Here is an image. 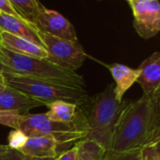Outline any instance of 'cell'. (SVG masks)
Returning a JSON list of instances; mask_svg holds the SVG:
<instances>
[{
    "label": "cell",
    "mask_w": 160,
    "mask_h": 160,
    "mask_svg": "<svg viewBox=\"0 0 160 160\" xmlns=\"http://www.w3.org/2000/svg\"><path fill=\"white\" fill-rule=\"evenodd\" d=\"M129 103L119 102L116 99L112 85L108 86L92 98H89L84 104L85 110L80 109L87 129L85 139L94 141L108 151L121 116Z\"/></svg>",
    "instance_id": "cell-2"
},
{
    "label": "cell",
    "mask_w": 160,
    "mask_h": 160,
    "mask_svg": "<svg viewBox=\"0 0 160 160\" xmlns=\"http://www.w3.org/2000/svg\"><path fill=\"white\" fill-rule=\"evenodd\" d=\"M38 35L48 53L47 60L70 71L81 67L87 54L78 42L63 40L37 29Z\"/></svg>",
    "instance_id": "cell-6"
},
{
    "label": "cell",
    "mask_w": 160,
    "mask_h": 160,
    "mask_svg": "<svg viewBox=\"0 0 160 160\" xmlns=\"http://www.w3.org/2000/svg\"><path fill=\"white\" fill-rule=\"evenodd\" d=\"M127 1H129V0H127Z\"/></svg>",
    "instance_id": "cell-33"
},
{
    "label": "cell",
    "mask_w": 160,
    "mask_h": 160,
    "mask_svg": "<svg viewBox=\"0 0 160 160\" xmlns=\"http://www.w3.org/2000/svg\"><path fill=\"white\" fill-rule=\"evenodd\" d=\"M151 98L152 100L154 109H155V113H156V119H157V124L156 125H158L160 123V90L155 92L154 94Z\"/></svg>",
    "instance_id": "cell-25"
},
{
    "label": "cell",
    "mask_w": 160,
    "mask_h": 160,
    "mask_svg": "<svg viewBox=\"0 0 160 160\" xmlns=\"http://www.w3.org/2000/svg\"><path fill=\"white\" fill-rule=\"evenodd\" d=\"M18 14L27 22L34 25V22L43 8L39 0H9Z\"/></svg>",
    "instance_id": "cell-16"
},
{
    "label": "cell",
    "mask_w": 160,
    "mask_h": 160,
    "mask_svg": "<svg viewBox=\"0 0 160 160\" xmlns=\"http://www.w3.org/2000/svg\"><path fill=\"white\" fill-rule=\"evenodd\" d=\"M111 75L116 83L114 87L115 97L119 102L122 101V97L124 93L133 86L140 74L138 69H132L126 65L114 63L111 65H108Z\"/></svg>",
    "instance_id": "cell-13"
},
{
    "label": "cell",
    "mask_w": 160,
    "mask_h": 160,
    "mask_svg": "<svg viewBox=\"0 0 160 160\" xmlns=\"http://www.w3.org/2000/svg\"><path fill=\"white\" fill-rule=\"evenodd\" d=\"M58 143L50 137H28L26 144L19 150L26 155L41 158H57Z\"/></svg>",
    "instance_id": "cell-14"
},
{
    "label": "cell",
    "mask_w": 160,
    "mask_h": 160,
    "mask_svg": "<svg viewBox=\"0 0 160 160\" xmlns=\"http://www.w3.org/2000/svg\"><path fill=\"white\" fill-rule=\"evenodd\" d=\"M157 30L160 31V16H159V18L157 20Z\"/></svg>",
    "instance_id": "cell-30"
},
{
    "label": "cell",
    "mask_w": 160,
    "mask_h": 160,
    "mask_svg": "<svg viewBox=\"0 0 160 160\" xmlns=\"http://www.w3.org/2000/svg\"><path fill=\"white\" fill-rule=\"evenodd\" d=\"M159 141H160V123L158 125H156V127L154 128V130L152 132V137H151V138L148 141L146 146L154 144V143L159 142Z\"/></svg>",
    "instance_id": "cell-26"
},
{
    "label": "cell",
    "mask_w": 160,
    "mask_h": 160,
    "mask_svg": "<svg viewBox=\"0 0 160 160\" xmlns=\"http://www.w3.org/2000/svg\"><path fill=\"white\" fill-rule=\"evenodd\" d=\"M49 110L45 113L46 117L54 122L70 123L74 122L78 115V106L75 104L64 102V101H56L47 106Z\"/></svg>",
    "instance_id": "cell-15"
},
{
    "label": "cell",
    "mask_w": 160,
    "mask_h": 160,
    "mask_svg": "<svg viewBox=\"0 0 160 160\" xmlns=\"http://www.w3.org/2000/svg\"><path fill=\"white\" fill-rule=\"evenodd\" d=\"M6 86H7V84H6V81H5L4 74H0V94L3 92Z\"/></svg>",
    "instance_id": "cell-29"
},
{
    "label": "cell",
    "mask_w": 160,
    "mask_h": 160,
    "mask_svg": "<svg viewBox=\"0 0 160 160\" xmlns=\"http://www.w3.org/2000/svg\"><path fill=\"white\" fill-rule=\"evenodd\" d=\"M28 137L20 129H13L8 137V146L13 150L21 149L27 142Z\"/></svg>",
    "instance_id": "cell-20"
},
{
    "label": "cell",
    "mask_w": 160,
    "mask_h": 160,
    "mask_svg": "<svg viewBox=\"0 0 160 160\" xmlns=\"http://www.w3.org/2000/svg\"><path fill=\"white\" fill-rule=\"evenodd\" d=\"M141 160H160V141L142 148Z\"/></svg>",
    "instance_id": "cell-21"
},
{
    "label": "cell",
    "mask_w": 160,
    "mask_h": 160,
    "mask_svg": "<svg viewBox=\"0 0 160 160\" xmlns=\"http://www.w3.org/2000/svg\"><path fill=\"white\" fill-rule=\"evenodd\" d=\"M0 32H7L24 38L43 47L36 27L21 18L0 12Z\"/></svg>",
    "instance_id": "cell-11"
},
{
    "label": "cell",
    "mask_w": 160,
    "mask_h": 160,
    "mask_svg": "<svg viewBox=\"0 0 160 160\" xmlns=\"http://www.w3.org/2000/svg\"><path fill=\"white\" fill-rule=\"evenodd\" d=\"M156 124L152 100L143 94L138 101L130 102L122 112L108 150L116 152L141 150L150 140Z\"/></svg>",
    "instance_id": "cell-1"
},
{
    "label": "cell",
    "mask_w": 160,
    "mask_h": 160,
    "mask_svg": "<svg viewBox=\"0 0 160 160\" xmlns=\"http://www.w3.org/2000/svg\"><path fill=\"white\" fill-rule=\"evenodd\" d=\"M55 160H58V159H57V158H56V159H55Z\"/></svg>",
    "instance_id": "cell-32"
},
{
    "label": "cell",
    "mask_w": 160,
    "mask_h": 160,
    "mask_svg": "<svg viewBox=\"0 0 160 160\" xmlns=\"http://www.w3.org/2000/svg\"><path fill=\"white\" fill-rule=\"evenodd\" d=\"M34 26L37 29L52 36L67 41L78 42L73 26L57 11L48 10L43 7L39 12Z\"/></svg>",
    "instance_id": "cell-8"
},
{
    "label": "cell",
    "mask_w": 160,
    "mask_h": 160,
    "mask_svg": "<svg viewBox=\"0 0 160 160\" xmlns=\"http://www.w3.org/2000/svg\"><path fill=\"white\" fill-rule=\"evenodd\" d=\"M39 107L45 106L42 102L8 85L0 94V110L16 111L22 115H28L29 114V110Z\"/></svg>",
    "instance_id": "cell-10"
},
{
    "label": "cell",
    "mask_w": 160,
    "mask_h": 160,
    "mask_svg": "<svg viewBox=\"0 0 160 160\" xmlns=\"http://www.w3.org/2000/svg\"><path fill=\"white\" fill-rule=\"evenodd\" d=\"M6 84L40 102L45 107L56 101L84 105L88 99L85 89H77L19 73H4Z\"/></svg>",
    "instance_id": "cell-4"
},
{
    "label": "cell",
    "mask_w": 160,
    "mask_h": 160,
    "mask_svg": "<svg viewBox=\"0 0 160 160\" xmlns=\"http://www.w3.org/2000/svg\"><path fill=\"white\" fill-rule=\"evenodd\" d=\"M4 73H16V72L12 68L8 67L0 60V74H4Z\"/></svg>",
    "instance_id": "cell-27"
},
{
    "label": "cell",
    "mask_w": 160,
    "mask_h": 160,
    "mask_svg": "<svg viewBox=\"0 0 160 160\" xmlns=\"http://www.w3.org/2000/svg\"><path fill=\"white\" fill-rule=\"evenodd\" d=\"M1 33V32H0ZM0 47H1V36H0Z\"/></svg>",
    "instance_id": "cell-31"
},
{
    "label": "cell",
    "mask_w": 160,
    "mask_h": 160,
    "mask_svg": "<svg viewBox=\"0 0 160 160\" xmlns=\"http://www.w3.org/2000/svg\"><path fill=\"white\" fill-rule=\"evenodd\" d=\"M137 33L143 39H151L157 35V20L160 16L158 0H129L128 1Z\"/></svg>",
    "instance_id": "cell-7"
},
{
    "label": "cell",
    "mask_w": 160,
    "mask_h": 160,
    "mask_svg": "<svg viewBox=\"0 0 160 160\" xmlns=\"http://www.w3.org/2000/svg\"><path fill=\"white\" fill-rule=\"evenodd\" d=\"M76 160H102L106 150L94 141L82 139L77 143Z\"/></svg>",
    "instance_id": "cell-17"
},
{
    "label": "cell",
    "mask_w": 160,
    "mask_h": 160,
    "mask_svg": "<svg viewBox=\"0 0 160 160\" xmlns=\"http://www.w3.org/2000/svg\"><path fill=\"white\" fill-rule=\"evenodd\" d=\"M77 151H78V147H77V144H75L73 147H72L68 151L61 153L58 157H57V159L58 160H76Z\"/></svg>",
    "instance_id": "cell-24"
},
{
    "label": "cell",
    "mask_w": 160,
    "mask_h": 160,
    "mask_svg": "<svg viewBox=\"0 0 160 160\" xmlns=\"http://www.w3.org/2000/svg\"><path fill=\"white\" fill-rule=\"evenodd\" d=\"M56 158H41V157H34L30 155H26L20 152L17 150L9 149V151L5 153L3 160H55Z\"/></svg>",
    "instance_id": "cell-22"
},
{
    "label": "cell",
    "mask_w": 160,
    "mask_h": 160,
    "mask_svg": "<svg viewBox=\"0 0 160 160\" xmlns=\"http://www.w3.org/2000/svg\"><path fill=\"white\" fill-rule=\"evenodd\" d=\"M19 129L28 137H50L59 145L78 142L85 139L87 136L85 119L80 109L77 119L70 123L51 121L46 117L45 113L28 114L21 122Z\"/></svg>",
    "instance_id": "cell-5"
},
{
    "label": "cell",
    "mask_w": 160,
    "mask_h": 160,
    "mask_svg": "<svg viewBox=\"0 0 160 160\" xmlns=\"http://www.w3.org/2000/svg\"><path fill=\"white\" fill-rule=\"evenodd\" d=\"M0 60L12 68L16 73L47 80L72 88L85 89L84 79L81 75L74 71L63 69L46 58L16 54L1 46Z\"/></svg>",
    "instance_id": "cell-3"
},
{
    "label": "cell",
    "mask_w": 160,
    "mask_h": 160,
    "mask_svg": "<svg viewBox=\"0 0 160 160\" xmlns=\"http://www.w3.org/2000/svg\"><path fill=\"white\" fill-rule=\"evenodd\" d=\"M26 115H22L16 111L0 110V124L12 127L13 129H19Z\"/></svg>",
    "instance_id": "cell-18"
},
{
    "label": "cell",
    "mask_w": 160,
    "mask_h": 160,
    "mask_svg": "<svg viewBox=\"0 0 160 160\" xmlns=\"http://www.w3.org/2000/svg\"><path fill=\"white\" fill-rule=\"evenodd\" d=\"M102 160H141V150L128 152H116L108 150L106 151Z\"/></svg>",
    "instance_id": "cell-19"
},
{
    "label": "cell",
    "mask_w": 160,
    "mask_h": 160,
    "mask_svg": "<svg viewBox=\"0 0 160 160\" xmlns=\"http://www.w3.org/2000/svg\"><path fill=\"white\" fill-rule=\"evenodd\" d=\"M140 74L137 82L143 90V94L152 97L160 90V51L154 52L138 68Z\"/></svg>",
    "instance_id": "cell-9"
},
{
    "label": "cell",
    "mask_w": 160,
    "mask_h": 160,
    "mask_svg": "<svg viewBox=\"0 0 160 160\" xmlns=\"http://www.w3.org/2000/svg\"><path fill=\"white\" fill-rule=\"evenodd\" d=\"M0 36H1V46L9 51L39 58H47L48 57V53L44 47L40 46L28 40L7 32H1Z\"/></svg>",
    "instance_id": "cell-12"
},
{
    "label": "cell",
    "mask_w": 160,
    "mask_h": 160,
    "mask_svg": "<svg viewBox=\"0 0 160 160\" xmlns=\"http://www.w3.org/2000/svg\"><path fill=\"white\" fill-rule=\"evenodd\" d=\"M10 147L8 145H1L0 144V160H3L5 153L9 151Z\"/></svg>",
    "instance_id": "cell-28"
},
{
    "label": "cell",
    "mask_w": 160,
    "mask_h": 160,
    "mask_svg": "<svg viewBox=\"0 0 160 160\" xmlns=\"http://www.w3.org/2000/svg\"><path fill=\"white\" fill-rule=\"evenodd\" d=\"M0 12L8 14V15H11V16H14V17L23 19L18 14V12L14 10V8L12 7V5L11 4V2L9 1V0H0Z\"/></svg>",
    "instance_id": "cell-23"
}]
</instances>
